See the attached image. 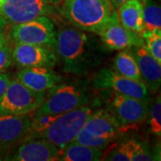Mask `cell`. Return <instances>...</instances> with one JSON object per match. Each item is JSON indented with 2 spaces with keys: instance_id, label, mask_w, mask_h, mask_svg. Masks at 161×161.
<instances>
[{
  "instance_id": "7a4b0ae2",
  "label": "cell",
  "mask_w": 161,
  "mask_h": 161,
  "mask_svg": "<svg viewBox=\"0 0 161 161\" xmlns=\"http://www.w3.org/2000/svg\"><path fill=\"white\" fill-rule=\"evenodd\" d=\"M113 11L109 0H62L60 14L75 28L98 34Z\"/></svg>"
},
{
  "instance_id": "e0dca14e",
  "label": "cell",
  "mask_w": 161,
  "mask_h": 161,
  "mask_svg": "<svg viewBox=\"0 0 161 161\" xmlns=\"http://www.w3.org/2000/svg\"><path fill=\"white\" fill-rule=\"evenodd\" d=\"M119 22L126 29L140 33L143 31V3L140 0H128L117 8Z\"/></svg>"
},
{
  "instance_id": "ffe728a7",
  "label": "cell",
  "mask_w": 161,
  "mask_h": 161,
  "mask_svg": "<svg viewBox=\"0 0 161 161\" xmlns=\"http://www.w3.org/2000/svg\"><path fill=\"white\" fill-rule=\"evenodd\" d=\"M143 30H161V8L155 2L148 0L142 9Z\"/></svg>"
},
{
  "instance_id": "d4e9b609",
  "label": "cell",
  "mask_w": 161,
  "mask_h": 161,
  "mask_svg": "<svg viewBox=\"0 0 161 161\" xmlns=\"http://www.w3.org/2000/svg\"><path fill=\"white\" fill-rule=\"evenodd\" d=\"M13 47L10 44L0 47V72H5L13 64Z\"/></svg>"
},
{
  "instance_id": "7402d4cb",
  "label": "cell",
  "mask_w": 161,
  "mask_h": 161,
  "mask_svg": "<svg viewBox=\"0 0 161 161\" xmlns=\"http://www.w3.org/2000/svg\"><path fill=\"white\" fill-rule=\"evenodd\" d=\"M149 125L150 130L156 136H161V98L158 94L149 103Z\"/></svg>"
},
{
  "instance_id": "cb8c5ba5",
  "label": "cell",
  "mask_w": 161,
  "mask_h": 161,
  "mask_svg": "<svg viewBox=\"0 0 161 161\" xmlns=\"http://www.w3.org/2000/svg\"><path fill=\"white\" fill-rule=\"evenodd\" d=\"M131 150V161L154 160L150 148L147 143L135 139H129Z\"/></svg>"
},
{
  "instance_id": "6da1fadb",
  "label": "cell",
  "mask_w": 161,
  "mask_h": 161,
  "mask_svg": "<svg viewBox=\"0 0 161 161\" xmlns=\"http://www.w3.org/2000/svg\"><path fill=\"white\" fill-rule=\"evenodd\" d=\"M103 44L87 31L72 26H62L56 34L55 53L65 73L85 75L101 63Z\"/></svg>"
},
{
  "instance_id": "30bf717a",
  "label": "cell",
  "mask_w": 161,
  "mask_h": 161,
  "mask_svg": "<svg viewBox=\"0 0 161 161\" xmlns=\"http://www.w3.org/2000/svg\"><path fill=\"white\" fill-rule=\"evenodd\" d=\"M107 110L115 116L121 126L135 125L148 118L150 100H142L130 96L108 92Z\"/></svg>"
},
{
  "instance_id": "7c38bea8",
  "label": "cell",
  "mask_w": 161,
  "mask_h": 161,
  "mask_svg": "<svg viewBox=\"0 0 161 161\" xmlns=\"http://www.w3.org/2000/svg\"><path fill=\"white\" fill-rule=\"evenodd\" d=\"M13 62L19 68L46 66L54 67L58 62L55 51L47 47L15 42L12 50Z\"/></svg>"
},
{
  "instance_id": "83f0119b",
  "label": "cell",
  "mask_w": 161,
  "mask_h": 161,
  "mask_svg": "<svg viewBox=\"0 0 161 161\" xmlns=\"http://www.w3.org/2000/svg\"><path fill=\"white\" fill-rule=\"evenodd\" d=\"M6 43H8V38L6 37L4 31H0V47L6 45Z\"/></svg>"
},
{
  "instance_id": "8fae6325",
  "label": "cell",
  "mask_w": 161,
  "mask_h": 161,
  "mask_svg": "<svg viewBox=\"0 0 161 161\" xmlns=\"http://www.w3.org/2000/svg\"><path fill=\"white\" fill-rule=\"evenodd\" d=\"M98 35L105 48L110 50L130 49L133 47L143 45V40L140 33L126 29L122 25L115 9Z\"/></svg>"
},
{
  "instance_id": "2e32d148",
  "label": "cell",
  "mask_w": 161,
  "mask_h": 161,
  "mask_svg": "<svg viewBox=\"0 0 161 161\" xmlns=\"http://www.w3.org/2000/svg\"><path fill=\"white\" fill-rule=\"evenodd\" d=\"M132 48L131 51L138 64L142 82L149 92L155 93L160 87L161 64L146 50L143 45L133 47Z\"/></svg>"
},
{
  "instance_id": "3957f363",
  "label": "cell",
  "mask_w": 161,
  "mask_h": 161,
  "mask_svg": "<svg viewBox=\"0 0 161 161\" xmlns=\"http://www.w3.org/2000/svg\"><path fill=\"white\" fill-rule=\"evenodd\" d=\"M89 80L61 81L49 90L44 101L32 115L64 114L78 107L86 105L92 99Z\"/></svg>"
},
{
  "instance_id": "ac0fdd59",
  "label": "cell",
  "mask_w": 161,
  "mask_h": 161,
  "mask_svg": "<svg viewBox=\"0 0 161 161\" xmlns=\"http://www.w3.org/2000/svg\"><path fill=\"white\" fill-rule=\"evenodd\" d=\"M103 155L104 150L72 142L61 150L58 160L98 161L102 159Z\"/></svg>"
},
{
  "instance_id": "4fadbf2b",
  "label": "cell",
  "mask_w": 161,
  "mask_h": 161,
  "mask_svg": "<svg viewBox=\"0 0 161 161\" xmlns=\"http://www.w3.org/2000/svg\"><path fill=\"white\" fill-rule=\"evenodd\" d=\"M22 144L6 159L14 161L58 160L61 150L43 138L22 140Z\"/></svg>"
},
{
  "instance_id": "f1b7e54d",
  "label": "cell",
  "mask_w": 161,
  "mask_h": 161,
  "mask_svg": "<svg viewBox=\"0 0 161 161\" xmlns=\"http://www.w3.org/2000/svg\"><path fill=\"white\" fill-rule=\"evenodd\" d=\"M7 24H8V23L6 22V19L0 14V31H4L5 29H6V27H7Z\"/></svg>"
},
{
  "instance_id": "4316f807",
  "label": "cell",
  "mask_w": 161,
  "mask_h": 161,
  "mask_svg": "<svg viewBox=\"0 0 161 161\" xmlns=\"http://www.w3.org/2000/svg\"><path fill=\"white\" fill-rule=\"evenodd\" d=\"M110 1V4H111V6H112V8L113 9H116L118 6H120L121 4H123L124 2H125V1H128V0H109ZM141 2H146V1H148V0H140Z\"/></svg>"
},
{
  "instance_id": "277c9868",
  "label": "cell",
  "mask_w": 161,
  "mask_h": 161,
  "mask_svg": "<svg viewBox=\"0 0 161 161\" xmlns=\"http://www.w3.org/2000/svg\"><path fill=\"white\" fill-rule=\"evenodd\" d=\"M98 107L99 100L95 98L86 105L61 114L46 130L35 138L46 139L62 150L75 141L77 133L82 128L89 116Z\"/></svg>"
},
{
  "instance_id": "5bb4252c",
  "label": "cell",
  "mask_w": 161,
  "mask_h": 161,
  "mask_svg": "<svg viewBox=\"0 0 161 161\" xmlns=\"http://www.w3.org/2000/svg\"><path fill=\"white\" fill-rule=\"evenodd\" d=\"M16 79L27 88L38 92H47L64 80L63 76L46 66L22 68L17 73Z\"/></svg>"
},
{
  "instance_id": "d6986e66",
  "label": "cell",
  "mask_w": 161,
  "mask_h": 161,
  "mask_svg": "<svg viewBox=\"0 0 161 161\" xmlns=\"http://www.w3.org/2000/svg\"><path fill=\"white\" fill-rule=\"evenodd\" d=\"M112 69L127 78L142 81L137 62L129 49H123L115 56L112 63Z\"/></svg>"
},
{
  "instance_id": "9c48e42d",
  "label": "cell",
  "mask_w": 161,
  "mask_h": 161,
  "mask_svg": "<svg viewBox=\"0 0 161 161\" xmlns=\"http://www.w3.org/2000/svg\"><path fill=\"white\" fill-rule=\"evenodd\" d=\"M92 87L97 90L115 92L142 100L150 99V92L142 81L123 76L112 68L104 67L98 70L92 78Z\"/></svg>"
},
{
  "instance_id": "f546056e",
  "label": "cell",
  "mask_w": 161,
  "mask_h": 161,
  "mask_svg": "<svg viewBox=\"0 0 161 161\" xmlns=\"http://www.w3.org/2000/svg\"><path fill=\"white\" fill-rule=\"evenodd\" d=\"M3 3H4V0H0V8H1V6L3 5Z\"/></svg>"
},
{
  "instance_id": "603a6c76",
  "label": "cell",
  "mask_w": 161,
  "mask_h": 161,
  "mask_svg": "<svg viewBox=\"0 0 161 161\" xmlns=\"http://www.w3.org/2000/svg\"><path fill=\"white\" fill-rule=\"evenodd\" d=\"M101 160L110 161H131V150L129 141L122 142L121 143L115 144L112 148L104 152L103 158Z\"/></svg>"
},
{
  "instance_id": "ba28073f",
  "label": "cell",
  "mask_w": 161,
  "mask_h": 161,
  "mask_svg": "<svg viewBox=\"0 0 161 161\" xmlns=\"http://www.w3.org/2000/svg\"><path fill=\"white\" fill-rule=\"evenodd\" d=\"M62 0H4L0 14L7 23L27 22L41 16L60 14Z\"/></svg>"
},
{
  "instance_id": "52a82bcc",
  "label": "cell",
  "mask_w": 161,
  "mask_h": 161,
  "mask_svg": "<svg viewBox=\"0 0 161 161\" xmlns=\"http://www.w3.org/2000/svg\"><path fill=\"white\" fill-rule=\"evenodd\" d=\"M47 93L34 92L17 79L11 80L0 98V114L16 115L31 114L44 101Z\"/></svg>"
},
{
  "instance_id": "5b68a950",
  "label": "cell",
  "mask_w": 161,
  "mask_h": 161,
  "mask_svg": "<svg viewBox=\"0 0 161 161\" xmlns=\"http://www.w3.org/2000/svg\"><path fill=\"white\" fill-rule=\"evenodd\" d=\"M124 128L109 111L97 108L89 116L74 142L105 150L120 137Z\"/></svg>"
},
{
  "instance_id": "44dd1931",
  "label": "cell",
  "mask_w": 161,
  "mask_h": 161,
  "mask_svg": "<svg viewBox=\"0 0 161 161\" xmlns=\"http://www.w3.org/2000/svg\"><path fill=\"white\" fill-rule=\"evenodd\" d=\"M140 35L146 50L161 64V30H143Z\"/></svg>"
},
{
  "instance_id": "8992f818",
  "label": "cell",
  "mask_w": 161,
  "mask_h": 161,
  "mask_svg": "<svg viewBox=\"0 0 161 161\" xmlns=\"http://www.w3.org/2000/svg\"><path fill=\"white\" fill-rule=\"evenodd\" d=\"M57 31L49 17L41 15L27 22L13 24L9 37L18 43H27L49 47L55 51Z\"/></svg>"
},
{
  "instance_id": "9a60e30c",
  "label": "cell",
  "mask_w": 161,
  "mask_h": 161,
  "mask_svg": "<svg viewBox=\"0 0 161 161\" xmlns=\"http://www.w3.org/2000/svg\"><path fill=\"white\" fill-rule=\"evenodd\" d=\"M32 115L0 114V148L21 142L29 132Z\"/></svg>"
},
{
  "instance_id": "484cf974",
  "label": "cell",
  "mask_w": 161,
  "mask_h": 161,
  "mask_svg": "<svg viewBox=\"0 0 161 161\" xmlns=\"http://www.w3.org/2000/svg\"><path fill=\"white\" fill-rule=\"evenodd\" d=\"M10 81H11V79L9 75L0 72V98L6 92V88L9 85Z\"/></svg>"
}]
</instances>
